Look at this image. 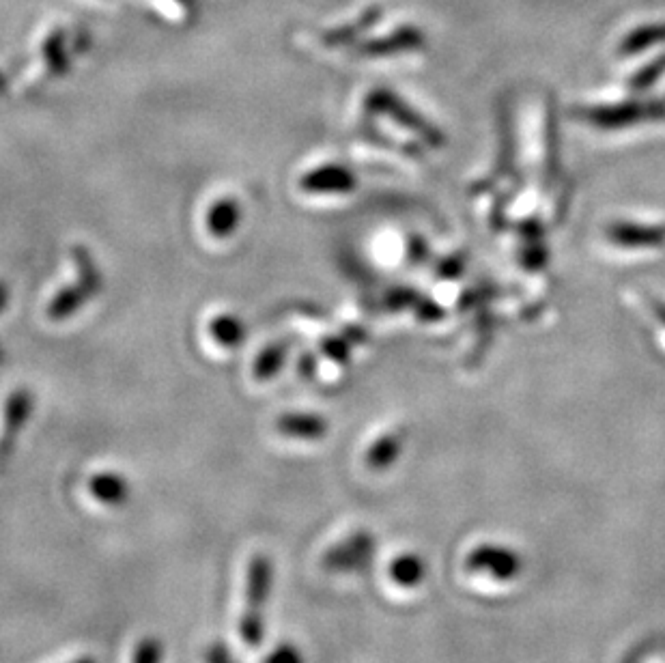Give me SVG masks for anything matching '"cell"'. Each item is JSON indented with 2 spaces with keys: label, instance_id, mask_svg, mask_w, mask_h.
<instances>
[{
  "label": "cell",
  "instance_id": "cell-30",
  "mask_svg": "<svg viewBox=\"0 0 665 663\" xmlns=\"http://www.w3.org/2000/svg\"><path fill=\"white\" fill-rule=\"evenodd\" d=\"M69 663H97V659L93 655H82V657L69 661Z\"/></svg>",
  "mask_w": 665,
  "mask_h": 663
},
{
  "label": "cell",
  "instance_id": "cell-23",
  "mask_svg": "<svg viewBox=\"0 0 665 663\" xmlns=\"http://www.w3.org/2000/svg\"><path fill=\"white\" fill-rule=\"evenodd\" d=\"M665 74V54L659 56V59L650 61L648 65H644L638 74L631 78V89L633 91H646L648 87H653V84Z\"/></svg>",
  "mask_w": 665,
  "mask_h": 663
},
{
  "label": "cell",
  "instance_id": "cell-9",
  "mask_svg": "<svg viewBox=\"0 0 665 663\" xmlns=\"http://www.w3.org/2000/svg\"><path fill=\"white\" fill-rule=\"evenodd\" d=\"M328 429L330 422L317 412H285L276 418V431L297 442H319Z\"/></svg>",
  "mask_w": 665,
  "mask_h": 663
},
{
  "label": "cell",
  "instance_id": "cell-4",
  "mask_svg": "<svg viewBox=\"0 0 665 663\" xmlns=\"http://www.w3.org/2000/svg\"><path fill=\"white\" fill-rule=\"evenodd\" d=\"M366 108H369L371 112H377V115L392 117L396 123L403 125L405 130H412L414 134H418L424 140V143H429L431 147H442L444 145L440 130H435L433 125H429L418 115V112H414L403 100H399V97H396L394 93H390L388 89H375L373 93H369V97H366Z\"/></svg>",
  "mask_w": 665,
  "mask_h": 663
},
{
  "label": "cell",
  "instance_id": "cell-32",
  "mask_svg": "<svg viewBox=\"0 0 665 663\" xmlns=\"http://www.w3.org/2000/svg\"><path fill=\"white\" fill-rule=\"evenodd\" d=\"M5 91H7V82L3 76H0V93H5Z\"/></svg>",
  "mask_w": 665,
  "mask_h": 663
},
{
  "label": "cell",
  "instance_id": "cell-3",
  "mask_svg": "<svg viewBox=\"0 0 665 663\" xmlns=\"http://www.w3.org/2000/svg\"><path fill=\"white\" fill-rule=\"evenodd\" d=\"M33 409L35 399L26 388H16L9 392L3 407V422H0V472H5L11 463L20 435L28 425V420H31Z\"/></svg>",
  "mask_w": 665,
  "mask_h": 663
},
{
  "label": "cell",
  "instance_id": "cell-7",
  "mask_svg": "<svg viewBox=\"0 0 665 663\" xmlns=\"http://www.w3.org/2000/svg\"><path fill=\"white\" fill-rule=\"evenodd\" d=\"M584 117L592 123L597 125V128L603 130H620V128H627V125L638 123L642 119H659L665 117V108H661L659 104L653 106H642V104H620V106H603V108H592L586 110Z\"/></svg>",
  "mask_w": 665,
  "mask_h": 663
},
{
  "label": "cell",
  "instance_id": "cell-17",
  "mask_svg": "<svg viewBox=\"0 0 665 663\" xmlns=\"http://www.w3.org/2000/svg\"><path fill=\"white\" fill-rule=\"evenodd\" d=\"M209 334L224 349H235L246 341V323L233 313H220L209 321Z\"/></svg>",
  "mask_w": 665,
  "mask_h": 663
},
{
  "label": "cell",
  "instance_id": "cell-10",
  "mask_svg": "<svg viewBox=\"0 0 665 663\" xmlns=\"http://www.w3.org/2000/svg\"><path fill=\"white\" fill-rule=\"evenodd\" d=\"M381 16H384V9L377 7V5L364 9L353 22L338 24V26L328 28V31H323L321 37H319L321 46L341 48V46L356 44V41H360L381 20Z\"/></svg>",
  "mask_w": 665,
  "mask_h": 663
},
{
  "label": "cell",
  "instance_id": "cell-31",
  "mask_svg": "<svg viewBox=\"0 0 665 663\" xmlns=\"http://www.w3.org/2000/svg\"><path fill=\"white\" fill-rule=\"evenodd\" d=\"M657 315H659V319L665 323V306H663V304H657Z\"/></svg>",
  "mask_w": 665,
  "mask_h": 663
},
{
  "label": "cell",
  "instance_id": "cell-21",
  "mask_svg": "<svg viewBox=\"0 0 665 663\" xmlns=\"http://www.w3.org/2000/svg\"><path fill=\"white\" fill-rule=\"evenodd\" d=\"M390 577L399 586H416L424 577V562L416 554H403L390 564Z\"/></svg>",
  "mask_w": 665,
  "mask_h": 663
},
{
  "label": "cell",
  "instance_id": "cell-28",
  "mask_svg": "<svg viewBox=\"0 0 665 663\" xmlns=\"http://www.w3.org/2000/svg\"><path fill=\"white\" fill-rule=\"evenodd\" d=\"M317 373V358L313 354H304L300 358V375L302 377H313Z\"/></svg>",
  "mask_w": 665,
  "mask_h": 663
},
{
  "label": "cell",
  "instance_id": "cell-16",
  "mask_svg": "<svg viewBox=\"0 0 665 663\" xmlns=\"http://www.w3.org/2000/svg\"><path fill=\"white\" fill-rule=\"evenodd\" d=\"M69 257L74 261L78 282L87 289L91 298H95V295H99V291L104 289V274L99 272V265L91 255V250L84 244H74L69 248Z\"/></svg>",
  "mask_w": 665,
  "mask_h": 663
},
{
  "label": "cell",
  "instance_id": "cell-22",
  "mask_svg": "<svg viewBox=\"0 0 665 663\" xmlns=\"http://www.w3.org/2000/svg\"><path fill=\"white\" fill-rule=\"evenodd\" d=\"M166 648L158 636H145L134 646L132 663H164Z\"/></svg>",
  "mask_w": 665,
  "mask_h": 663
},
{
  "label": "cell",
  "instance_id": "cell-26",
  "mask_svg": "<svg viewBox=\"0 0 665 663\" xmlns=\"http://www.w3.org/2000/svg\"><path fill=\"white\" fill-rule=\"evenodd\" d=\"M205 663H239L235 655L229 651V646L222 642H211L205 648Z\"/></svg>",
  "mask_w": 665,
  "mask_h": 663
},
{
  "label": "cell",
  "instance_id": "cell-12",
  "mask_svg": "<svg viewBox=\"0 0 665 663\" xmlns=\"http://www.w3.org/2000/svg\"><path fill=\"white\" fill-rule=\"evenodd\" d=\"M91 496L108 506V509H121L132 498V485L119 472H97L89 481Z\"/></svg>",
  "mask_w": 665,
  "mask_h": 663
},
{
  "label": "cell",
  "instance_id": "cell-8",
  "mask_svg": "<svg viewBox=\"0 0 665 663\" xmlns=\"http://www.w3.org/2000/svg\"><path fill=\"white\" fill-rule=\"evenodd\" d=\"M424 48V35L416 26H399L384 37L366 39L356 48L364 59H384V56H396L403 52H414Z\"/></svg>",
  "mask_w": 665,
  "mask_h": 663
},
{
  "label": "cell",
  "instance_id": "cell-15",
  "mask_svg": "<svg viewBox=\"0 0 665 663\" xmlns=\"http://www.w3.org/2000/svg\"><path fill=\"white\" fill-rule=\"evenodd\" d=\"M403 442L405 435L401 431H390L386 435H381L379 440L371 444V448L366 450V465L373 472H386L390 470V465L396 463V459L403 453Z\"/></svg>",
  "mask_w": 665,
  "mask_h": 663
},
{
  "label": "cell",
  "instance_id": "cell-6",
  "mask_svg": "<svg viewBox=\"0 0 665 663\" xmlns=\"http://www.w3.org/2000/svg\"><path fill=\"white\" fill-rule=\"evenodd\" d=\"M76 50V37L69 35L65 28L56 26L46 33L39 46V61L48 78H63L72 67V54Z\"/></svg>",
  "mask_w": 665,
  "mask_h": 663
},
{
  "label": "cell",
  "instance_id": "cell-25",
  "mask_svg": "<svg viewBox=\"0 0 665 663\" xmlns=\"http://www.w3.org/2000/svg\"><path fill=\"white\" fill-rule=\"evenodd\" d=\"M321 351L325 356H328L330 360L338 362V364H345L349 360V343L345 341V338L341 336H332V338H325V341L321 343Z\"/></svg>",
  "mask_w": 665,
  "mask_h": 663
},
{
  "label": "cell",
  "instance_id": "cell-5",
  "mask_svg": "<svg viewBox=\"0 0 665 663\" xmlns=\"http://www.w3.org/2000/svg\"><path fill=\"white\" fill-rule=\"evenodd\" d=\"M300 190L306 194H349L356 190L358 179L347 166L321 164L300 177Z\"/></svg>",
  "mask_w": 665,
  "mask_h": 663
},
{
  "label": "cell",
  "instance_id": "cell-18",
  "mask_svg": "<svg viewBox=\"0 0 665 663\" xmlns=\"http://www.w3.org/2000/svg\"><path fill=\"white\" fill-rule=\"evenodd\" d=\"M470 564L472 567H478V569H495L498 567V577H513L519 569V558L513 554V552H508V549H502V547H480L474 552V556L470 558Z\"/></svg>",
  "mask_w": 665,
  "mask_h": 663
},
{
  "label": "cell",
  "instance_id": "cell-20",
  "mask_svg": "<svg viewBox=\"0 0 665 663\" xmlns=\"http://www.w3.org/2000/svg\"><path fill=\"white\" fill-rule=\"evenodd\" d=\"M287 356H289V347L285 341L267 345L261 354L254 358V364H252L254 379H257V382H270L272 377H276L282 371V366H285V362H287Z\"/></svg>",
  "mask_w": 665,
  "mask_h": 663
},
{
  "label": "cell",
  "instance_id": "cell-1",
  "mask_svg": "<svg viewBox=\"0 0 665 663\" xmlns=\"http://www.w3.org/2000/svg\"><path fill=\"white\" fill-rule=\"evenodd\" d=\"M274 588V562L267 554H254L248 562L244 612L239 618V636L250 648H257L265 636V612Z\"/></svg>",
  "mask_w": 665,
  "mask_h": 663
},
{
  "label": "cell",
  "instance_id": "cell-19",
  "mask_svg": "<svg viewBox=\"0 0 665 663\" xmlns=\"http://www.w3.org/2000/svg\"><path fill=\"white\" fill-rule=\"evenodd\" d=\"M659 44H665V24H644L627 33V37L620 41L618 52L622 56H633Z\"/></svg>",
  "mask_w": 665,
  "mask_h": 663
},
{
  "label": "cell",
  "instance_id": "cell-2",
  "mask_svg": "<svg viewBox=\"0 0 665 663\" xmlns=\"http://www.w3.org/2000/svg\"><path fill=\"white\" fill-rule=\"evenodd\" d=\"M375 554V536L369 530H356L328 547L321 567L328 573H360L369 567Z\"/></svg>",
  "mask_w": 665,
  "mask_h": 663
},
{
  "label": "cell",
  "instance_id": "cell-24",
  "mask_svg": "<svg viewBox=\"0 0 665 663\" xmlns=\"http://www.w3.org/2000/svg\"><path fill=\"white\" fill-rule=\"evenodd\" d=\"M263 663H306V659L300 648L287 642V644L276 646L274 651L263 659Z\"/></svg>",
  "mask_w": 665,
  "mask_h": 663
},
{
  "label": "cell",
  "instance_id": "cell-14",
  "mask_svg": "<svg viewBox=\"0 0 665 663\" xmlns=\"http://www.w3.org/2000/svg\"><path fill=\"white\" fill-rule=\"evenodd\" d=\"M91 300L93 298L87 293V289L80 285V282H76V285H65L52 295V300L46 306V317L56 323L72 319L78 310L84 304H89Z\"/></svg>",
  "mask_w": 665,
  "mask_h": 663
},
{
  "label": "cell",
  "instance_id": "cell-13",
  "mask_svg": "<svg viewBox=\"0 0 665 663\" xmlns=\"http://www.w3.org/2000/svg\"><path fill=\"white\" fill-rule=\"evenodd\" d=\"M607 237L620 248H659L665 244V229L633 222H616L607 229Z\"/></svg>",
  "mask_w": 665,
  "mask_h": 663
},
{
  "label": "cell",
  "instance_id": "cell-27",
  "mask_svg": "<svg viewBox=\"0 0 665 663\" xmlns=\"http://www.w3.org/2000/svg\"><path fill=\"white\" fill-rule=\"evenodd\" d=\"M416 302L414 298V293L412 291H405V289H399V291H392L388 295V304L396 310V308H403V306H412Z\"/></svg>",
  "mask_w": 665,
  "mask_h": 663
},
{
  "label": "cell",
  "instance_id": "cell-29",
  "mask_svg": "<svg viewBox=\"0 0 665 663\" xmlns=\"http://www.w3.org/2000/svg\"><path fill=\"white\" fill-rule=\"evenodd\" d=\"M9 304V285L5 280H0V313L7 308Z\"/></svg>",
  "mask_w": 665,
  "mask_h": 663
},
{
  "label": "cell",
  "instance_id": "cell-11",
  "mask_svg": "<svg viewBox=\"0 0 665 663\" xmlns=\"http://www.w3.org/2000/svg\"><path fill=\"white\" fill-rule=\"evenodd\" d=\"M244 220L242 203L233 196H222V199L209 205L205 216L207 233L216 239H229L239 231V224Z\"/></svg>",
  "mask_w": 665,
  "mask_h": 663
}]
</instances>
